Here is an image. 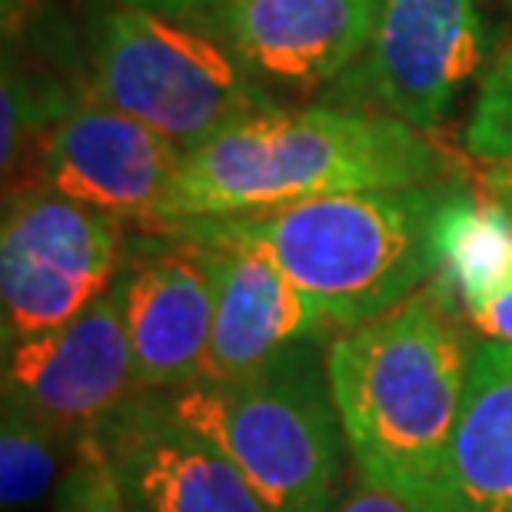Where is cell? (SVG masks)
I'll return each instance as SVG.
<instances>
[{
    "instance_id": "cell-19",
    "label": "cell",
    "mask_w": 512,
    "mask_h": 512,
    "mask_svg": "<svg viewBox=\"0 0 512 512\" xmlns=\"http://www.w3.org/2000/svg\"><path fill=\"white\" fill-rule=\"evenodd\" d=\"M469 323L483 340L512 346V283L503 286L496 296H489L483 306L469 310Z\"/></svg>"
},
{
    "instance_id": "cell-23",
    "label": "cell",
    "mask_w": 512,
    "mask_h": 512,
    "mask_svg": "<svg viewBox=\"0 0 512 512\" xmlns=\"http://www.w3.org/2000/svg\"><path fill=\"white\" fill-rule=\"evenodd\" d=\"M506 7H509V10H512V0H506Z\"/></svg>"
},
{
    "instance_id": "cell-17",
    "label": "cell",
    "mask_w": 512,
    "mask_h": 512,
    "mask_svg": "<svg viewBox=\"0 0 512 512\" xmlns=\"http://www.w3.org/2000/svg\"><path fill=\"white\" fill-rule=\"evenodd\" d=\"M466 150L483 163H512V44L483 70L466 124Z\"/></svg>"
},
{
    "instance_id": "cell-16",
    "label": "cell",
    "mask_w": 512,
    "mask_h": 512,
    "mask_svg": "<svg viewBox=\"0 0 512 512\" xmlns=\"http://www.w3.org/2000/svg\"><path fill=\"white\" fill-rule=\"evenodd\" d=\"M67 446L24 399L4 393L0 406V503L17 512L40 503L54 486Z\"/></svg>"
},
{
    "instance_id": "cell-5",
    "label": "cell",
    "mask_w": 512,
    "mask_h": 512,
    "mask_svg": "<svg viewBox=\"0 0 512 512\" xmlns=\"http://www.w3.org/2000/svg\"><path fill=\"white\" fill-rule=\"evenodd\" d=\"M87 60L90 87L107 104L160 130L180 150L276 107L270 87L217 34L120 0L90 20Z\"/></svg>"
},
{
    "instance_id": "cell-2",
    "label": "cell",
    "mask_w": 512,
    "mask_h": 512,
    "mask_svg": "<svg viewBox=\"0 0 512 512\" xmlns=\"http://www.w3.org/2000/svg\"><path fill=\"white\" fill-rule=\"evenodd\" d=\"M476 346L439 290L336 336L326 350L333 403L356 469L413 512H439L449 443Z\"/></svg>"
},
{
    "instance_id": "cell-10",
    "label": "cell",
    "mask_w": 512,
    "mask_h": 512,
    "mask_svg": "<svg viewBox=\"0 0 512 512\" xmlns=\"http://www.w3.org/2000/svg\"><path fill=\"white\" fill-rule=\"evenodd\" d=\"M180 160L170 137L107 104L94 87L67 100L40 153L44 187L117 223H157Z\"/></svg>"
},
{
    "instance_id": "cell-3",
    "label": "cell",
    "mask_w": 512,
    "mask_h": 512,
    "mask_svg": "<svg viewBox=\"0 0 512 512\" xmlns=\"http://www.w3.org/2000/svg\"><path fill=\"white\" fill-rule=\"evenodd\" d=\"M456 183L360 190L213 220L253 240L333 330L380 320L439 273L436 227Z\"/></svg>"
},
{
    "instance_id": "cell-6",
    "label": "cell",
    "mask_w": 512,
    "mask_h": 512,
    "mask_svg": "<svg viewBox=\"0 0 512 512\" xmlns=\"http://www.w3.org/2000/svg\"><path fill=\"white\" fill-rule=\"evenodd\" d=\"M117 220L27 187L7 197L0 227V330L4 346L74 320L120 273Z\"/></svg>"
},
{
    "instance_id": "cell-11",
    "label": "cell",
    "mask_w": 512,
    "mask_h": 512,
    "mask_svg": "<svg viewBox=\"0 0 512 512\" xmlns=\"http://www.w3.org/2000/svg\"><path fill=\"white\" fill-rule=\"evenodd\" d=\"M100 443L133 512H273L207 436L173 413L170 393L130 396Z\"/></svg>"
},
{
    "instance_id": "cell-14",
    "label": "cell",
    "mask_w": 512,
    "mask_h": 512,
    "mask_svg": "<svg viewBox=\"0 0 512 512\" xmlns=\"http://www.w3.org/2000/svg\"><path fill=\"white\" fill-rule=\"evenodd\" d=\"M439 512H512V346L506 343L476 346Z\"/></svg>"
},
{
    "instance_id": "cell-8",
    "label": "cell",
    "mask_w": 512,
    "mask_h": 512,
    "mask_svg": "<svg viewBox=\"0 0 512 512\" xmlns=\"http://www.w3.org/2000/svg\"><path fill=\"white\" fill-rule=\"evenodd\" d=\"M483 64L479 0H380L370 47L346 74V90L429 133Z\"/></svg>"
},
{
    "instance_id": "cell-15",
    "label": "cell",
    "mask_w": 512,
    "mask_h": 512,
    "mask_svg": "<svg viewBox=\"0 0 512 512\" xmlns=\"http://www.w3.org/2000/svg\"><path fill=\"white\" fill-rule=\"evenodd\" d=\"M436 250L439 286L453 290L466 313L512 283V217L486 193L476 197L456 183L439 213Z\"/></svg>"
},
{
    "instance_id": "cell-21",
    "label": "cell",
    "mask_w": 512,
    "mask_h": 512,
    "mask_svg": "<svg viewBox=\"0 0 512 512\" xmlns=\"http://www.w3.org/2000/svg\"><path fill=\"white\" fill-rule=\"evenodd\" d=\"M333 512H413V509H409L399 496L370 483V479H360V483L333 506Z\"/></svg>"
},
{
    "instance_id": "cell-4",
    "label": "cell",
    "mask_w": 512,
    "mask_h": 512,
    "mask_svg": "<svg viewBox=\"0 0 512 512\" xmlns=\"http://www.w3.org/2000/svg\"><path fill=\"white\" fill-rule=\"evenodd\" d=\"M170 403L273 512H333L340 503L346 436L316 343L286 353L253 380H197L170 393Z\"/></svg>"
},
{
    "instance_id": "cell-1",
    "label": "cell",
    "mask_w": 512,
    "mask_h": 512,
    "mask_svg": "<svg viewBox=\"0 0 512 512\" xmlns=\"http://www.w3.org/2000/svg\"><path fill=\"white\" fill-rule=\"evenodd\" d=\"M439 143L389 114L340 107L260 110L193 150L173 177L157 227L250 217L360 190L449 183Z\"/></svg>"
},
{
    "instance_id": "cell-20",
    "label": "cell",
    "mask_w": 512,
    "mask_h": 512,
    "mask_svg": "<svg viewBox=\"0 0 512 512\" xmlns=\"http://www.w3.org/2000/svg\"><path fill=\"white\" fill-rule=\"evenodd\" d=\"M120 4L153 10V14L183 20V24H197V20L210 24V20L220 14V7L227 4V0H120Z\"/></svg>"
},
{
    "instance_id": "cell-22",
    "label": "cell",
    "mask_w": 512,
    "mask_h": 512,
    "mask_svg": "<svg viewBox=\"0 0 512 512\" xmlns=\"http://www.w3.org/2000/svg\"><path fill=\"white\" fill-rule=\"evenodd\" d=\"M479 183H483L486 197H493L512 217V163H486Z\"/></svg>"
},
{
    "instance_id": "cell-18",
    "label": "cell",
    "mask_w": 512,
    "mask_h": 512,
    "mask_svg": "<svg viewBox=\"0 0 512 512\" xmlns=\"http://www.w3.org/2000/svg\"><path fill=\"white\" fill-rule=\"evenodd\" d=\"M54 512H133L100 436H87L70 449L67 473L60 479Z\"/></svg>"
},
{
    "instance_id": "cell-9",
    "label": "cell",
    "mask_w": 512,
    "mask_h": 512,
    "mask_svg": "<svg viewBox=\"0 0 512 512\" xmlns=\"http://www.w3.org/2000/svg\"><path fill=\"white\" fill-rule=\"evenodd\" d=\"M170 230L207 243L213 330L200 380H253L286 353L316 343L330 330L316 303L253 240H243L213 220L180 223Z\"/></svg>"
},
{
    "instance_id": "cell-12",
    "label": "cell",
    "mask_w": 512,
    "mask_h": 512,
    "mask_svg": "<svg viewBox=\"0 0 512 512\" xmlns=\"http://www.w3.org/2000/svg\"><path fill=\"white\" fill-rule=\"evenodd\" d=\"M170 237L120 270L133 376L143 393H177L200 380L213 330L207 243Z\"/></svg>"
},
{
    "instance_id": "cell-13",
    "label": "cell",
    "mask_w": 512,
    "mask_h": 512,
    "mask_svg": "<svg viewBox=\"0 0 512 512\" xmlns=\"http://www.w3.org/2000/svg\"><path fill=\"white\" fill-rule=\"evenodd\" d=\"M376 7L380 0H227L210 27L263 87L313 90L360 64Z\"/></svg>"
},
{
    "instance_id": "cell-7",
    "label": "cell",
    "mask_w": 512,
    "mask_h": 512,
    "mask_svg": "<svg viewBox=\"0 0 512 512\" xmlns=\"http://www.w3.org/2000/svg\"><path fill=\"white\" fill-rule=\"evenodd\" d=\"M4 393L24 399L67 449L104 433L127 399L140 393L120 273L74 320L4 346Z\"/></svg>"
}]
</instances>
